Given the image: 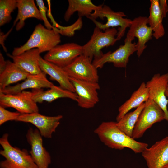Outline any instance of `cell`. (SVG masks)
<instances>
[{
	"label": "cell",
	"mask_w": 168,
	"mask_h": 168,
	"mask_svg": "<svg viewBox=\"0 0 168 168\" xmlns=\"http://www.w3.org/2000/svg\"><path fill=\"white\" fill-rule=\"evenodd\" d=\"M100 141L109 147L118 150L129 148L135 153H141L148 144L136 141L119 129L116 122H102L94 131Z\"/></svg>",
	"instance_id": "obj_1"
},
{
	"label": "cell",
	"mask_w": 168,
	"mask_h": 168,
	"mask_svg": "<svg viewBox=\"0 0 168 168\" xmlns=\"http://www.w3.org/2000/svg\"><path fill=\"white\" fill-rule=\"evenodd\" d=\"M61 41L60 34L54 28L49 29L39 23L35 26L27 41L23 45L15 48L12 54L18 55L35 48H37L40 53L48 52L58 45Z\"/></svg>",
	"instance_id": "obj_2"
},
{
	"label": "cell",
	"mask_w": 168,
	"mask_h": 168,
	"mask_svg": "<svg viewBox=\"0 0 168 168\" xmlns=\"http://www.w3.org/2000/svg\"><path fill=\"white\" fill-rule=\"evenodd\" d=\"M126 15L123 12H115L109 6L103 5L101 7L94 11L87 18L92 20L96 27L100 30L119 26L116 38L119 40L124 35L127 28L129 27L132 20L124 18Z\"/></svg>",
	"instance_id": "obj_3"
},
{
	"label": "cell",
	"mask_w": 168,
	"mask_h": 168,
	"mask_svg": "<svg viewBox=\"0 0 168 168\" xmlns=\"http://www.w3.org/2000/svg\"><path fill=\"white\" fill-rule=\"evenodd\" d=\"M9 134H3L0 138L2 149L0 154L5 160L0 162L1 168H38L26 149L13 147L10 143Z\"/></svg>",
	"instance_id": "obj_4"
},
{
	"label": "cell",
	"mask_w": 168,
	"mask_h": 168,
	"mask_svg": "<svg viewBox=\"0 0 168 168\" xmlns=\"http://www.w3.org/2000/svg\"><path fill=\"white\" fill-rule=\"evenodd\" d=\"M118 31L115 28L107 29L103 32L96 27L88 41L82 46L83 54L90 61L99 58L103 54V48L112 46L118 40Z\"/></svg>",
	"instance_id": "obj_5"
},
{
	"label": "cell",
	"mask_w": 168,
	"mask_h": 168,
	"mask_svg": "<svg viewBox=\"0 0 168 168\" xmlns=\"http://www.w3.org/2000/svg\"><path fill=\"white\" fill-rule=\"evenodd\" d=\"M134 38L127 34L124 45L114 52L109 51L99 58L93 59V65L97 69L102 68L107 63H112L116 67L125 68L130 56L137 51L136 43L132 42Z\"/></svg>",
	"instance_id": "obj_6"
},
{
	"label": "cell",
	"mask_w": 168,
	"mask_h": 168,
	"mask_svg": "<svg viewBox=\"0 0 168 168\" xmlns=\"http://www.w3.org/2000/svg\"><path fill=\"white\" fill-rule=\"evenodd\" d=\"M165 119L161 108L152 100L148 99L141 112L134 128L132 138L136 139L142 137L145 132L155 123Z\"/></svg>",
	"instance_id": "obj_7"
},
{
	"label": "cell",
	"mask_w": 168,
	"mask_h": 168,
	"mask_svg": "<svg viewBox=\"0 0 168 168\" xmlns=\"http://www.w3.org/2000/svg\"><path fill=\"white\" fill-rule=\"evenodd\" d=\"M82 46L74 43L58 45L44 56L45 60L62 68L71 64L83 54Z\"/></svg>",
	"instance_id": "obj_8"
},
{
	"label": "cell",
	"mask_w": 168,
	"mask_h": 168,
	"mask_svg": "<svg viewBox=\"0 0 168 168\" xmlns=\"http://www.w3.org/2000/svg\"><path fill=\"white\" fill-rule=\"evenodd\" d=\"M69 79L77 96L78 106L86 109L94 107L99 101L97 92L100 89L98 82L82 81L71 77Z\"/></svg>",
	"instance_id": "obj_9"
},
{
	"label": "cell",
	"mask_w": 168,
	"mask_h": 168,
	"mask_svg": "<svg viewBox=\"0 0 168 168\" xmlns=\"http://www.w3.org/2000/svg\"><path fill=\"white\" fill-rule=\"evenodd\" d=\"M32 92L23 91L14 94L0 92V106L12 107L21 114L39 113V109L32 99Z\"/></svg>",
	"instance_id": "obj_10"
},
{
	"label": "cell",
	"mask_w": 168,
	"mask_h": 168,
	"mask_svg": "<svg viewBox=\"0 0 168 168\" xmlns=\"http://www.w3.org/2000/svg\"><path fill=\"white\" fill-rule=\"evenodd\" d=\"M63 69L69 77L82 81L98 82L97 69L92 62L82 54Z\"/></svg>",
	"instance_id": "obj_11"
},
{
	"label": "cell",
	"mask_w": 168,
	"mask_h": 168,
	"mask_svg": "<svg viewBox=\"0 0 168 168\" xmlns=\"http://www.w3.org/2000/svg\"><path fill=\"white\" fill-rule=\"evenodd\" d=\"M62 118L61 115L49 116L33 113L21 114L16 121L30 123L37 128L42 136L51 138Z\"/></svg>",
	"instance_id": "obj_12"
},
{
	"label": "cell",
	"mask_w": 168,
	"mask_h": 168,
	"mask_svg": "<svg viewBox=\"0 0 168 168\" xmlns=\"http://www.w3.org/2000/svg\"><path fill=\"white\" fill-rule=\"evenodd\" d=\"M42 137L37 129L31 128L26 134L27 141L31 147L30 153L34 162L38 168H48L51 157L43 146Z\"/></svg>",
	"instance_id": "obj_13"
},
{
	"label": "cell",
	"mask_w": 168,
	"mask_h": 168,
	"mask_svg": "<svg viewBox=\"0 0 168 168\" xmlns=\"http://www.w3.org/2000/svg\"><path fill=\"white\" fill-rule=\"evenodd\" d=\"M168 84V73L161 75L156 74L146 83L148 90L149 99L157 104L163 110L165 115V120L168 122V100L165 95Z\"/></svg>",
	"instance_id": "obj_14"
},
{
	"label": "cell",
	"mask_w": 168,
	"mask_h": 168,
	"mask_svg": "<svg viewBox=\"0 0 168 168\" xmlns=\"http://www.w3.org/2000/svg\"><path fill=\"white\" fill-rule=\"evenodd\" d=\"M141 153L148 168H164L168 164V136L147 147Z\"/></svg>",
	"instance_id": "obj_15"
},
{
	"label": "cell",
	"mask_w": 168,
	"mask_h": 168,
	"mask_svg": "<svg viewBox=\"0 0 168 168\" xmlns=\"http://www.w3.org/2000/svg\"><path fill=\"white\" fill-rule=\"evenodd\" d=\"M148 24V18L139 16L132 20L127 35L138 39L137 54L140 57L147 47L146 43L151 39L153 31Z\"/></svg>",
	"instance_id": "obj_16"
},
{
	"label": "cell",
	"mask_w": 168,
	"mask_h": 168,
	"mask_svg": "<svg viewBox=\"0 0 168 168\" xmlns=\"http://www.w3.org/2000/svg\"><path fill=\"white\" fill-rule=\"evenodd\" d=\"M40 53L39 49L35 48L18 55L13 56L9 53L7 55L22 70L29 74L35 75L42 72L39 64Z\"/></svg>",
	"instance_id": "obj_17"
},
{
	"label": "cell",
	"mask_w": 168,
	"mask_h": 168,
	"mask_svg": "<svg viewBox=\"0 0 168 168\" xmlns=\"http://www.w3.org/2000/svg\"><path fill=\"white\" fill-rule=\"evenodd\" d=\"M46 74L42 72L37 74H29L24 81L15 85L8 86L0 92L5 94H16L22 92L27 89H40L43 88H50L53 84L49 81L46 77Z\"/></svg>",
	"instance_id": "obj_18"
},
{
	"label": "cell",
	"mask_w": 168,
	"mask_h": 168,
	"mask_svg": "<svg viewBox=\"0 0 168 168\" xmlns=\"http://www.w3.org/2000/svg\"><path fill=\"white\" fill-rule=\"evenodd\" d=\"M39 66L42 71L48 74L51 79L55 80L62 88L75 92L69 76L63 68L48 62L40 56Z\"/></svg>",
	"instance_id": "obj_19"
},
{
	"label": "cell",
	"mask_w": 168,
	"mask_h": 168,
	"mask_svg": "<svg viewBox=\"0 0 168 168\" xmlns=\"http://www.w3.org/2000/svg\"><path fill=\"white\" fill-rule=\"evenodd\" d=\"M32 93V98L36 103H41L44 101L50 102L63 98H68L76 101L77 99V96L75 92L54 85L47 90L33 89Z\"/></svg>",
	"instance_id": "obj_20"
},
{
	"label": "cell",
	"mask_w": 168,
	"mask_h": 168,
	"mask_svg": "<svg viewBox=\"0 0 168 168\" xmlns=\"http://www.w3.org/2000/svg\"><path fill=\"white\" fill-rule=\"evenodd\" d=\"M149 98L148 90L146 83L142 82L138 89L134 92L130 98L122 105L118 109V114L116 117L117 122L132 109L137 108L146 102Z\"/></svg>",
	"instance_id": "obj_21"
},
{
	"label": "cell",
	"mask_w": 168,
	"mask_h": 168,
	"mask_svg": "<svg viewBox=\"0 0 168 168\" xmlns=\"http://www.w3.org/2000/svg\"><path fill=\"white\" fill-rule=\"evenodd\" d=\"M18 13L14 23L15 25L17 21L16 29L17 31L24 26L25 21L29 18H34L42 20L39 10L36 7L33 0H17Z\"/></svg>",
	"instance_id": "obj_22"
},
{
	"label": "cell",
	"mask_w": 168,
	"mask_h": 168,
	"mask_svg": "<svg viewBox=\"0 0 168 168\" xmlns=\"http://www.w3.org/2000/svg\"><path fill=\"white\" fill-rule=\"evenodd\" d=\"M29 74L13 62L7 60L5 68L0 73V91L4 90L11 84L25 80Z\"/></svg>",
	"instance_id": "obj_23"
},
{
	"label": "cell",
	"mask_w": 168,
	"mask_h": 168,
	"mask_svg": "<svg viewBox=\"0 0 168 168\" xmlns=\"http://www.w3.org/2000/svg\"><path fill=\"white\" fill-rule=\"evenodd\" d=\"M68 5L64 15V19L68 21L71 16L77 12L79 17L89 16L92 12L100 9L103 5L96 6L91 0H69Z\"/></svg>",
	"instance_id": "obj_24"
},
{
	"label": "cell",
	"mask_w": 168,
	"mask_h": 168,
	"mask_svg": "<svg viewBox=\"0 0 168 168\" xmlns=\"http://www.w3.org/2000/svg\"><path fill=\"white\" fill-rule=\"evenodd\" d=\"M148 24L153 31V36L158 39L163 37L165 33L162 23L165 17L161 10L159 0H151Z\"/></svg>",
	"instance_id": "obj_25"
},
{
	"label": "cell",
	"mask_w": 168,
	"mask_h": 168,
	"mask_svg": "<svg viewBox=\"0 0 168 168\" xmlns=\"http://www.w3.org/2000/svg\"><path fill=\"white\" fill-rule=\"evenodd\" d=\"M145 105L143 103L133 111L124 115L116 124L118 128L128 136L132 137L133 131L139 116Z\"/></svg>",
	"instance_id": "obj_26"
},
{
	"label": "cell",
	"mask_w": 168,
	"mask_h": 168,
	"mask_svg": "<svg viewBox=\"0 0 168 168\" xmlns=\"http://www.w3.org/2000/svg\"><path fill=\"white\" fill-rule=\"evenodd\" d=\"M47 15L53 23V26L60 34L68 37L73 36L76 31L80 30L82 27L83 23L82 17H79L72 24L68 26H62L57 23L52 16L51 10H48Z\"/></svg>",
	"instance_id": "obj_27"
},
{
	"label": "cell",
	"mask_w": 168,
	"mask_h": 168,
	"mask_svg": "<svg viewBox=\"0 0 168 168\" xmlns=\"http://www.w3.org/2000/svg\"><path fill=\"white\" fill-rule=\"evenodd\" d=\"M17 0H0V26L9 23L12 18L11 14L17 8Z\"/></svg>",
	"instance_id": "obj_28"
},
{
	"label": "cell",
	"mask_w": 168,
	"mask_h": 168,
	"mask_svg": "<svg viewBox=\"0 0 168 168\" xmlns=\"http://www.w3.org/2000/svg\"><path fill=\"white\" fill-rule=\"evenodd\" d=\"M21 114L18 112H12L0 106V125L9 120L16 121Z\"/></svg>",
	"instance_id": "obj_29"
},
{
	"label": "cell",
	"mask_w": 168,
	"mask_h": 168,
	"mask_svg": "<svg viewBox=\"0 0 168 168\" xmlns=\"http://www.w3.org/2000/svg\"><path fill=\"white\" fill-rule=\"evenodd\" d=\"M36 1L39 7L40 13L46 28L49 29H54V27L49 22L47 18L46 12L48 11V10L44 5L43 1L36 0Z\"/></svg>",
	"instance_id": "obj_30"
},
{
	"label": "cell",
	"mask_w": 168,
	"mask_h": 168,
	"mask_svg": "<svg viewBox=\"0 0 168 168\" xmlns=\"http://www.w3.org/2000/svg\"><path fill=\"white\" fill-rule=\"evenodd\" d=\"M159 4L161 10L165 17L168 12V6L166 0H159Z\"/></svg>",
	"instance_id": "obj_31"
},
{
	"label": "cell",
	"mask_w": 168,
	"mask_h": 168,
	"mask_svg": "<svg viewBox=\"0 0 168 168\" xmlns=\"http://www.w3.org/2000/svg\"><path fill=\"white\" fill-rule=\"evenodd\" d=\"M7 64V61H5L2 53L0 54V73L5 68Z\"/></svg>",
	"instance_id": "obj_32"
},
{
	"label": "cell",
	"mask_w": 168,
	"mask_h": 168,
	"mask_svg": "<svg viewBox=\"0 0 168 168\" xmlns=\"http://www.w3.org/2000/svg\"><path fill=\"white\" fill-rule=\"evenodd\" d=\"M165 95L167 97V98L168 99V84L167 85V86L166 91H165Z\"/></svg>",
	"instance_id": "obj_33"
},
{
	"label": "cell",
	"mask_w": 168,
	"mask_h": 168,
	"mask_svg": "<svg viewBox=\"0 0 168 168\" xmlns=\"http://www.w3.org/2000/svg\"><path fill=\"white\" fill-rule=\"evenodd\" d=\"M164 168H168V164Z\"/></svg>",
	"instance_id": "obj_34"
}]
</instances>
